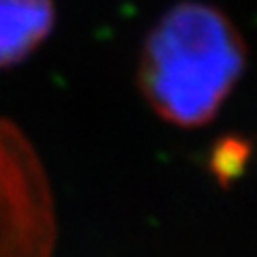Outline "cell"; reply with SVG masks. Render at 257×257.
Wrapping results in <instances>:
<instances>
[{"mask_svg": "<svg viewBox=\"0 0 257 257\" xmlns=\"http://www.w3.org/2000/svg\"><path fill=\"white\" fill-rule=\"evenodd\" d=\"M246 159V148L242 142L238 140H227L223 142L214 152V172L221 178V182H227L229 178L238 176V172L242 170V163Z\"/></svg>", "mask_w": 257, "mask_h": 257, "instance_id": "cell-4", "label": "cell"}, {"mask_svg": "<svg viewBox=\"0 0 257 257\" xmlns=\"http://www.w3.org/2000/svg\"><path fill=\"white\" fill-rule=\"evenodd\" d=\"M58 214L47 167L26 131L0 116V257H54Z\"/></svg>", "mask_w": 257, "mask_h": 257, "instance_id": "cell-2", "label": "cell"}, {"mask_svg": "<svg viewBox=\"0 0 257 257\" xmlns=\"http://www.w3.org/2000/svg\"><path fill=\"white\" fill-rule=\"evenodd\" d=\"M54 0H0V71L22 64L54 30Z\"/></svg>", "mask_w": 257, "mask_h": 257, "instance_id": "cell-3", "label": "cell"}, {"mask_svg": "<svg viewBox=\"0 0 257 257\" xmlns=\"http://www.w3.org/2000/svg\"><path fill=\"white\" fill-rule=\"evenodd\" d=\"M246 58V41L227 13L199 0H182L144 39L138 88L163 122L199 128L219 116Z\"/></svg>", "mask_w": 257, "mask_h": 257, "instance_id": "cell-1", "label": "cell"}]
</instances>
